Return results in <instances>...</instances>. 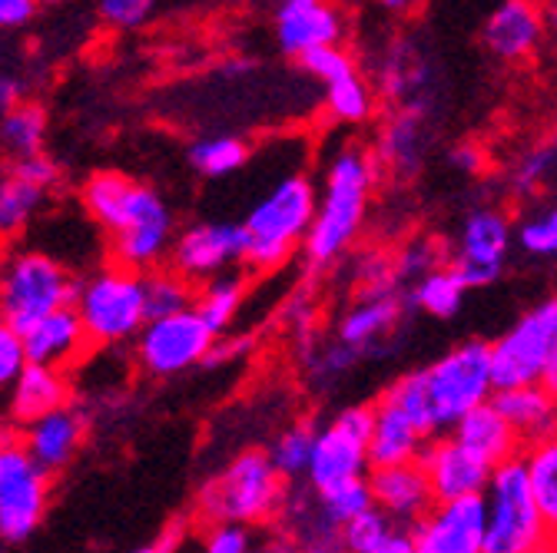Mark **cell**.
<instances>
[{
    "label": "cell",
    "instance_id": "obj_1",
    "mask_svg": "<svg viewBox=\"0 0 557 553\" xmlns=\"http://www.w3.org/2000/svg\"><path fill=\"white\" fill-rule=\"evenodd\" d=\"M84 210L110 232L113 259L126 272H157L176 239L173 213L153 186L123 173H97L84 186Z\"/></svg>",
    "mask_w": 557,
    "mask_h": 553
},
{
    "label": "cell",
    "instance_id": "obj_2",
    "mask_svg": "<svg viewBox=\"0 0 557 553\" xmlns=\"http://www.w3.org/2000/svg\"><path fill=\"white\" fill-rule=\"evenodd\" d=\"M375 156L359 150V147H345L332 156L325 169V186L315 202V219L306 236V259L309 265L322 268L332 265L348 246L356 242L366 210H369V196L375 186Z\"/></svg>",
    "mask_w": 557,
    "mask_h": 553
},
{
    "label": "cell",
    "instance_id": "obj_3",
    "mask_svg": "<svg viewBox=\"0 0 557 553\" xmlns=\"http://www.w3.org/2000/svg\"><path fill=\"white\" fill-rule=\"evenodd\" d=\"M315 202L319 192L309 176L293 173L278 179L239 223L246 236L243 265L256 272L283 265L293 255V249L306 242L315 219Z\"/></svg>",
    "mask_w": 557,
    "mask_h": 553
},
{
    "label": "cell",
    "instance_id": "obj_4",
    "mask_svg": "<svg viewBox=\"0 0 557 553\" xmlns=\"http://www.w3.org/2000/svg\"><path fill=\"white\" fill-rule=\"evenodd\" d=\"M481 498H484L481 553H557L537 514L521 457L498 464Z\"/></svg>",
    "mask_w": 557,
    "mask_h": 553
},
{
    "label": "cell",
    "instance_id": "obj_5",
    "mask_svg": "<svg viewBox=\"0 0 557 553\" xmlns=\"http://www.w3.org/2000/svg\"><path fill=\"white\" fill-rule=\"evenodd\" d=\"M286 501L283 477L269 464L265 451L236 454L216 477H209L196 507L209 524H262Z\"/></svg>",
    "mask_w": 557,
    "mask_h": 553
},
{
    "label": "cell",
    "instance_id": "obj_6",
    "mask_svg": "<svg viewBox=\"0 0 557 553\" xmlns=\"http://www.w3.org/2000/svg\"><path fill=\"white\" fill-rule=\"evenodd\" d=\"M74 312L84 325L87 341L94 344H123L139 335L147 325L144 309V275L126 272L120 265H107L90 279L77 282Z\"/></svg>",
    "mask_w": 557,
    "mask_h": 553
},
{
    "label": "cell",
    "instance_id": "obj_7",
    "mask_svg": "<svg viewBox=\"0 0 557 553\" xmlns=\"http://www.w3.org/2000/svg\"><path fill=\"white\" fill-rule=\"evenodd\" d=\"M425 391L432 404L435 435H451V428L471 414L474 407L495 398L492 385V362H487V341L468 338L455 349H448L442 359L422 368Z\"/></svg>",
    "mask_w": 557,
    "mask_h": 553
},
{
    "label": "cell",
    "instance_id": "obj_8",
    "mask_svg": "<svg viewBox=\"0 0 557 553\" xmlns=\"http://www.w3.org/2000/svg\"><path fill=\"white\" fill-rule=\"evenodd\" d=\"M77 282L47 252H17L0 265V312L8 328L24 335L50 312L70 309Z\"/></svg>",
    "mask_w": 557,
    "mask_h": 553
},
{
    "label": "cell",
    "instance_id": "obj_9",
    "mask_svg": "<svg viewBox=\"0 0 557 553\" xmlns=\"http://www.w3.org/2000/svg\"><path fill=\"white\" fill-rule=\"evenodd\" d=\"M554 335H557V296L537 302L495 341H487V362H492L495 391L541 385Z\"/></svg>",
    "mask_w": 557,
    "mask_h": 553
},
{
    "label": "cell",
    "instance_id": "obj_10",
    "mask_svg": "<svg viewBox=\"0 0 557 553\" xmlns=\"http://www.w3.org/2000/svg\"><path fill=\"white\" fill-rule=\"evenodd\" d=\"M372 404H348L335 418L315 431L312 457H309V483L322 494L335 483L356 480L369 474V435H372Z\"/></svg>",
    "mask_w": 557,
    "mask_h": 553
},
{
    "label": "cell",
    "instance_id": "obj_11",
    "mask_svg": "<svg viewBox=\"0 0 557 553\" xmlns=\"http://www.w3.org/2000/svg\"><path fill=\"white\" fill-rule=\"evenodd\" d=\"M213 341L216 335L202 325V318L193 309L166 318H153L133 338L139 368L153 378H173L202 365L209 349H213Z\"/></svg>",
    "mask_w": 557,
    "mask_h": 553
},
{
    "label": "cell",
    "instance_id": "obj_12",
    "mask_svg": "<svg viewBox=\"0 0 557 553\" xmlns=\"http://www.w3.org/2000/svg\"><path fill=\"white\" fill-rule=\"evenodd\" d=\"M50 483L47 474L34 467L21 441L0 451V540L24 543L40 527L47 514Z\"/></svg>",
    "mask_w": 557,
    "mask_h": 553
},
{
    "label": "cell",
    "instance_id": "obj_13",
    "mask_svg": "<svg viewBox=\"0 0 557 553\" xmlns=\"http://www.w3.org/2000/svg\"><path fill=\"white\" fill-rule=\"evenodd\" d=\"M243 226L239 223H196L183 232H176L170 246V272H176L183 282H209L216 275L233 272L236 262H243Z\"/></svg>",
    "mask_w": 557,
    "mask_h": 553
},
{
    "label": "cell",
    "instance_id": "obj_14",
    "mask_svg": "<svg viewBox=\"0 0 557 553\" xmlns=\"http://www.w3.org/2000/svg\"><path fill=\"white\" fill-rule=\"evenodd\" d=\"M418 467L425 470L429 491L435 504H451L465 498H481L492 480V464H484L471 451H465L451 435L432 438L418 457Z\"/></svg>",
    "mask_w": 557,
    "mask_h": 553
},
{
    "label": "cell",
    "instance_id": "obj_15",
    "mask_svg": "<svg viewBox=\"0 0 557 553\" xmlns=\"http://www.w3.org/2000/svg\"><path fill=\"white\" fill-rule=\"evenodd\" d=\"M275 43L286 56H309L315 50L342 47L345 14L325 0H286L272 14Z\"/></svg>",
    "mask_w": 557,
    "mask_h": 553
},
{
    "label": "cell",
    "instance_id": "obj_16",
    "mask_svg": "<svg viewBox=\"0 0 557 553\" xmlns=\"http://www.w3.org/2000/svg\"><path fill=\"white\" fill-rule=\"evenodd\" d=\"M414 553H481L484 498L435 504L411 527Z\"/></svg>",
    "mask_w": 557,
    "mask_h": 553
},
{
    "label": "cell",
    "instance_id": "obj_17",
    "mask_svg": "<svg viewBox=\"0 0 557 553\" xmlns=\"http://www.w3.org/2000/svg\"><path fill=\"white\" fill-rule=\"evenodd\" d=\"M57 179V163L47 156L14 163V169L0 179V239H14L30 226Z\"/></svg>",
    "mask_w": 557,
    "mask_h": 553
},
{
    "label": "cell",
    "instance_id": "obj_18",
    "mask_svg": "<svg viewBox=\"0 0 557 553\" xmlns=\"http://www.w3.org/2000/svg\"><path fill=\"white\" fill-rule=\"evenodd\" d=\"M369 494H372V507L379 514H385L395 527L411 530L418 520H422L432 507L435 498L429 491L425 470L414 464H398V467H379L366 474Z\"/></svg>",
    "mask_w": 557,
    "mask_h": 553
},
{
    "label": "cell",
    "instance_id": "obj_19",
    "mask_svg": "<svg viewBox=\"0 0 557 553\" xmlns=\"http://www.w3.org/2000/svg\"><path fill=\"white\" fill-rule=\"evenodd\" d=\"M84 438H87V414L74 404H66L24 425L21 448L34 461V467L50 477L77 457Z\"/></svg>",
    "mask_w": 557,
    "mask_h": 553
},
{
    "label": "cell",
    "instance_id": "obj_20",
    "mask_svg": "<svg viewBox=\"0 0 557 553\" xmlns=\"http://www.w3.org/2000/svg\"><path fill=\"white\" fill-rule=\"evenodd\" d=\"M481 40L498 60L518 63L537 53L544 40V17L537 4L528 0H505L492 14H487L481 27Z\"/></svg>",
    "mask_w": 557,
    "mask_h": 553
},
{
    "label": "cell",
    "instance_id": "obj_21",
    "mask_svg": "<svg viewBox=\"0 0 557 553\" xmlns=\"http://www.w3.org/2000/svg\"><path fill=\"white\" fill-rule=\"evenodd\" d=\"M21 341H24L27 365L57 368V372H63L70 362H77L87 349V335H84V325H81L74 305L50 312L40 322H34L21 335Z\"/></svg>",
    "mask_w": 557,
    "mask_h": 553
},
{
    "label": "cell",
    "instance_id": "obj_22",
    "mask_svg": "<svg viewBox=\"0 0 557 553\" xmlns=\"http://www.w3.org/2000/svg\"><path fill=\"white\" fill-rule=\"evenodd\" d=\"M511 242H515V226L502 210H474L461 223L455 262L502 275Z\"/></svg>",
    "mask_w": 557,
    "mask_h": 553
},
{
    "label": "cell",
    "instance_id": "obj_23",
    "mask_svg": "<svg viewBox=\"0 0 557 553\" xmlns=\"http://www.w3.org/2000/svg\"><path fill=\"white\" fill-rule=\"evenodd\" d=\"M401 299L388 289L382 292H372L366 296L362 302H356L352 309H348L338 322V331H335V341L345 344L348 352H356V355H366L372 352L379 341H385L398 322H401Z\"/></svg>",
    "mask_w": 557,
    "mask_h": 553
},
{
    "label": "cell",
    "instance_id": "obj_24",
    "mask_svg": "<svg viewBox=\"0 0 557 553\" xmlns=\"http://www.w3.org/2000/svg\"><path fill=\"white\" fill-rule=\"evenodd\" d=\"M451 438L465 451H471L474 457H481L484 464H492V467H498V464H505L511 457H521V451H524L518 435L508 428V422L502 418L492 401L474 407L471 414H465V418L451 428Z\"/></svg>",
    "mask_w": 557,
    "mask_h": 553
},
{
    "label": "cell",
    "instance_id": "obj_25",
    "mask_svg": "<svg viewBox=\"0 0 557 553\" xmlns=\"http://www.w3.org/2000/svg\"><path fill=\"white\" fill-rule=\"evenodd\" d=\"M492 404L508 422V428L518 435L521 448L537 444L557 431V401L541 385L515 388V391H495Z\"/></svg>",
    "mask_w": 557,
    "mask_h": 553
},
{
    "label": "cell",
    "instance_id": "obj_26",
    "mask_svg": "<svg viewBox=\"0 0 557 553\" xmlns=\"http://www.w3.org/2000/svg\"><path fill=\"white\" fill-rule=\"evenodd\" d=\"M66 404H70V385H66V375L57 368L27 365L8 391V414L17 425H30Z\"/></svg>",
    "mask_w": 557,
    "mask_h": 553
},
{
    "label": "cell",
    "instance_id": "obj_27",
    "mask_svg": "<svg viewBox=\"0 0 557 553\" xmlns=\"http://www.w3.org/2000/svg\"><path fill=\"white\" fill-rule=\"evenodd\" d=\"M372 435H369V467H398V464H414L425 451V438L418 435L395 407H388L382 398L372 404Z\"/></svg>",
    "mask_w": 557,
    "mask_h": 553
},
{
    "label": "cell",
    "instance_id": "obj_28",
    "mask_svg": "<svg viewBox=\"0 0 557 553\" xmlns=\"http://www.w3.org/2000/svg\"><path fill=\"white\" fill-rule=\"evenodd\" d=\"M524 470H528V483L537 504V514L547 527L550 543L557 546V431L537 444H528L521 451Z\"/></svg>",
    "mask_w": 557,
    "mask_h": 553
},
{
    "label": "cell",
    "instance_id": "obj_29",
    "mask_svg": "<svg viewBox=\"0 0 557 553\" xmlns=\"http://www.w3.org/2000/svg\"><path fill=\"white\" fill-rule=\"evenodd\" d=\"M243 299H246L243 272H226V275H216V279H209L199 289V296L193 299V312L202 318V325L209 331L220 338L236 322V315L243 309Z\"/></svg>",
    "mask_w": 557,
    "mask_h": 553
},
{
    "label": "cell",
    "instance_id": "obj_30",
    "mask_svg": "<svg viewBox=\"0 0 557 553\" xmlns=\"http://www.w3.org/2000/svg\"><path fill=\"white\" fill-rule=\"evenodd\" d=\"M47 143V113L37 103H17L14 110L0 113V147L17 163L44 156Z\"/></svg>",
    "mask_w": 557,
    "mask_h": 553
},
{
    "label": "cell",
    "instance_id": "obj_31",
    "mask_svg": "<svg viewBox=\"0 0 557 553\" xmlns=\"http://www.w3.org/2000/svg\"><path fill=\"white\" fill-rule=\"evenodd\" d=\"M382 401H385L388 407H395V411L401 414V418H405L418 435H422L425 441L438 438V435H435V422H432V404H429V391H425V375H422V368H411V372L398 375V378L385 388Z\"/></svg>",
    "mask_w": 557,
    "mask_h": 553
},
{
    "label": "cell",
    "instance_id": "obj_32",
    "mask_svg": "<svg viewBox=\"0 0 557 553\" xmlns=\"http://www.w3.org/2000/svg\"><path fill=\"white\" fill-rule=\"evenodd\" d=\"M465 289L458 282V275L445 265V268H435L429 275H422L414 286H411V302L418 312H425L432 318H455L461 312V302H465Z\"/></svg>",
    "mask_w": 557,
    "mask_h": 553
},
{
    "label": "cell",
    "instance_id": "obj_33",
    "mask_svg": "<svg viewBox=\"0 0 557 553\" xmlns=\"http://www.w3.org/2000/svg\"><path fill=\"white\" fill-rule=\"evenodd\" d=\"M189 166L206 176V179H223L233 176L236 169L246 166L249 160V147L236 136H206V140H196L189 147Z\"/></svg>",
    "mask_w": 557,
    "mask_h": 553
},
{
    "label": "cell",
    "instance_id": "obj_34",
    "mask_svg": "<svg viewBox=\"0 0 557 553\" xmlns=\"http://www.w3.org/2000/svg\"><path fill=\"white\" fill-rule=\"evenodd\" d=\"M193 286L183 282L176 272L170 268H157L144 275V309H147V322L153 318H166L176 312L193 309Z\"/></svg>",
    "mask_w": 557,
    "mask_h": 553
},
{
    "label": "cell",
    "instance_id": "obj_35",
    "mask_svg": "<svg viewBox=\"0 0 557 553\" xmlns=\"http://www.w3.org/2000/svg\"><path fill=\"white\" fill-rule=\"evenodd\" d=\"M315 425L309 422H299L293 428H286L272 441V448L265 451L269 454V464L275 467V474L283 480H293V477H306L309 470V457H312V444H315Z\"/></svg>",
    "mask_w": 557,
    "mask_h": 553
},
{
    "label": "cell",
    "instance_id": "obj_36",
    "mask_svg": "<svg viewBox=\"0 0 557 553\" xmlns=\"http://www.w3.org/2000/svg\"><path fill=\"white\" fill-rule=\"evenodd\" d=\"M366 511H372V494H369V483L366 477H356V480H345V483H335V488L315 494V514L325 517L332 527H345L352 524L356 517H362Z\"/></svg>",
    "mask_w": 557,
    "mask_h": 553
},
{
    "label": "cell",
    "instance_id": "obj_37",
    "mask_svg": "<svg viewBox=\"0 0 557 553\" xmlns=\"http://www.w3.org/2000/svg\"><path fill=\"white\" fill-rule=\"evenodd\" d=\"M422 150H425L422 120H418L414 113H398L382 133V156L395 169H414L418 163H422Z\"/></svg>",
    "mask_w": 557,
    "mask_h": 553
},
{
    "label": "cell",
    "instance_id": "obj_38",
    "mask_svg": "<svg viewBox=\"0 0 557 553\" xmlns=\"http://www.w3.org/2000/svg\"><path fill=\"white\" fill-rule=\"evenodd\" d=\"M325 110L338 123H366L375 110V93L362 74L342 77L325 87Z\"/></svg>",
    "mask_w": 557,
    "mask_h": 553
},
{
    "label": "cell",
    "instance_id": "obj_39",
    "mask_svg": "<svg viewBox=\"0 0 557 553\" xmlns=\"http://www.w3.org/2000/svg\"><path fill=\"white\" fill-rule=\"evenodd\" d=\"M515 242L537 259H554L557 255V202L544 205V210L531 213L521 219L515 229Z\"/></svg>",
    "mask_w": 557,
    "mask_h": 553
},
{
    "label": "cell",
    "instance_id": "obj_40",
    "mask_svg": "<svg viewBox=\"0 0 557 553\" xmlns=\"http://www.w3.org/2000/svg\"><path fill=\"white\" fill-rule=\"evenodd\" d=\"M392 530H395V524L372 507L362 517H356L352 524L342 527V540H345V550L348 553H375Z\"/></svg>",
    "mask_w": 557,
    "mask_h": 553
},
{
    "label": "cell",
    "instance_id": "obj_41",
    "mask_svg": "<svg viewBox=\"0 0 557 553\" xmlns=\"http://www.w3.org/2000/svg\"><path fill=\"white\" fill-rule=\"evenodd\" d=\"M299 63H302V71H306L312 80H319L322 87H329V84H335V80H342V77L359 74V63L352 60V53L342 50V47L315 50V53L302 56Z\"/></svg>",
    "mask_w": 557,
    "mask_h": 553
},
{
    "label": "cell",
    "instance_id": "obj_42",
    "mask_svg": "<svg viewBox=\"0 0 557 553\" xmlns=\"http://www.w3.org/2000/svg\"><path fill=\"white\" fill-rule=\"evenodd\" d=\"M296 553H348L345 550V540H342V530L332 527L325 517H302L299 524V533H296Z\"/></svg>",
    "mask_w": 557,
    "mask_h": 553
},
{
    "label": "cell",
    "instance_id": "obj_43",
    "mask_svg": "<svg viewBox=\"0 0 557 553\" xmlns=\"http://www.w3.org/2000/svg\"><path fill=\"white\" fill-rule=\"evenodd\" d=\"M153 11H157V4H150V0H103V4L97 8L100 21L113 30L144 27L153 17Z\"/></svg>",
    "mask_w": 557,
    "mask_h": 553
},
{
    "label": "cell",
    "instance_id": "obj_44",
    "mask_svg": "<svg viewBox=\"0 0 557 553\" xmlns=\"http://www.w3.org/2000/svg\"><path fill=\"white\" fill-rule=\"evenodd\" d=\"M435 268H438V249L429 239H414L411 246H405L401 255H398V262H395L398 279L401 282H411V286L422 279V275L435 272Z\"/></svg>",
    "mask_w": 557,
    "mask_h": 553
},
{
    "label": "cell",
    "instance_id": "obj_45",
    "mask_svg": "<svg viewBox=\"0 0 557 553\" xmlns=\"http://www.w3.org/2000/svg\"><path fill=\"white\" fill-rule=\"evenodd\" d=\"M202 553H256L252 530L243 524H213L206 533Z\"/></svg>",
    "mask_w": 557,
    "mask_h": 553
},
{
    "label": "cell",
    "instance_id": "obj_46",
    "mask_svg": "<svg viewBox=\"0 0 557 553\" xmlns=\"http://www.w3.org/2000/svg\"><path fill=\"white\" fill-rule=\"evenodd\" d=\"M27 368V355H24V341L14 328H0V391H11V385L21 378V372Z\"/></svg>",
    "mask_w": 557,
    "mask_h": 553
},
{
    "label": "cell",
    "instance_id": "obj_47",
    "mask_svg": "<svg viewBox=\"0 0 557 553\" xmlns=\"http://www.w3.org/2000/svg\"><path fill=\"white\" fill-rule=\"evenodd\" d=\"M356 359H359L356 352H348L345 344L332 341V344H325V349H322L309 365H312L315 381H332V378H338V375H345L348 368H352Z\"/></svg>",
    "mask_w": 557,
    "mask_h": 553
},
{
    "label": "cell",
    "instance_id": "obj_48",
    "mask_svg": "<svg viewBox=\"0 0 557 553\" xmlns=\"http://www.w3.org/2000/svg\"><path fill=\"white\" fill-rule=\"evenodd\" d=\"M37 14L34 0H0V30H17Z\"/></svg>",
    "mask_w": 557,
    "mask_h": 553
},
{
    "label": "cell",
    "instance_id": "obj_49",
    "mask_svg": "<svg viewBox=\"0 0 557 553\" xmlns=\"http://www.w3.org/2000/svg\"><path fill=\"white\" fill-rule=\"evenodd\" d=\"M17 103H24V84L14 74H0V113L14 110Z\"/></svg>",
    "mask_w": 557,
    "mask_h": 553
},
{
    "label": "cell",
    "instance_id": "obj_50",
    "mask_svg": "<svg viewBox=\"0 0 557 553\" xmlns=\"http://www.w3.org/2000/svg\"><path fill=\"white\" fill-rule=\"evenodd\" d=\"M375 553H414L411 530H405V527H395V530H392V533L382 540V546H379Z\"/></svg>",
    "mask_w": 557,
    "mask_h": 553
},
{
    "label": "cell",
    "instance_id": "obj_51",
    "mask_svg": "<svg viewBox=\"0 0 557 553\" xmlns=\"http://www.w3.org/2000/svg\"><path fill=\"white\" fill-rule=\"evenodd\" d=\"M541 388L557 401V335H554V341H550V352H547V362H544Z\"/></svg>",
    "mask_w": 557,
    "mask_h": 553
},
{
    "label": "cell",
    "instance_id": "obj_52",
    "mask_svg": "<svg viewBox=\"0 0 557 553\" xmlns=\"http://www.w3.org/2000/svg\"><path fill=\"white\" fill-rule=\"evenodd\" d=\"M451 163H455L458 169H465V173H478L481 163H484V156H481L478 147H458V150L451 153Z\"/></svg>",
    "mask_w": 557,
    "mask_h": 553
},
{
    "label": "cell",
    "instance_id": "obj_53",
    "mask_svg": "<svg viewBox=\"0 0 557 553\" xmlns=\"http://www.w3.org/2000/svg\"><path fill=\"white\" fill-rule=\"evenodd\" d=\"M256 553H296V543L289 537H269L256 543Z\"/></svg>",
    "mask_w": 557,
    "mask_h": 553
},
{
    "label": "cell",
    "instance_id": "obj_54",
    "mask_svg": "<svg viewBox=\"0 0 557 553\" xmlns=\"http://www.w3.org/2000/svg\"><path fill=\"white\" fill-rule=\"evenodd\" d=\"M541 17H544V34H550L557 40V0L541 8Z\"/></svg>",
    "mask_w": 557,
    "mask_h": 553
},
{
    "label": "cell",
    "instance_id": "obj_55",
    "mask_svg": "<svg viewBox=\"0 0 557 553\" xmlns=\"http://www.w3.org/2000/svg\"><path fill=\"white\" fill-rule=\"evenodd\" d=\"M173 540L170 537H160L157 543H147V546H139V550H133V553H173Z\"/></svg>",
    "mask_w": 557,
    "mask_h": 553
},
{
    "label": "cell",
    "instance_id": "obj_56",
    "mask_svg": "<svg viewBox=\"0 0 557 553\" xmlns=\"http://www.w3.org/2000/svg\"><path fill=\"white\" fill-rule=\"evenodd\" d=\"M17 438H14V431H11V425L4 422V418H0V451H4L8 444H14Z\"/></svg>",
    "mask_w": 557,
    "mask_h": 553
},
{
    "label": "cell",
    "instance_id": "obj_57",
    "mask_svg": "<svg viewBox=\"0 0 557 553\" xmlns=\"http://www.w3.org/2000/svg\"><path fill=\"white\" fill-rule=\"evenodd\" d=\"M4 325H8V322H4V312H0V328H4Z\"/></svg>",
    "mask_w": 557,
    "mask_h": 553
}]
</instances>
